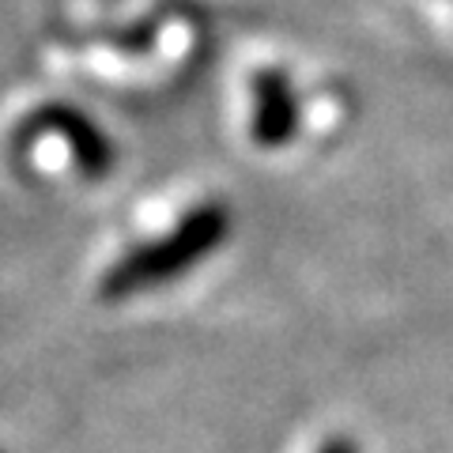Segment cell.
I'll return each instance as SVG.
<instances>
[{
  "instance_id": "3957f363",
  "label": "cell",
  "mask_w": 453,
  "mask_h": 453,
  "mask_svg": "<svg viewBox=\"0 0 453 453\" xmlns=\"http://www.w3.org/2000/svg\"><path fill=\"white\" fill-rule=\"evenodd\" d=\"M35 125H38V129L61 133V136L68 140V148H73V155H76V163H80L83 174L98 178V174H106V170H110L113 151H110V144H106V136L98 133L95 125L83 118V113L68 110V106H50V110L38 113Z\"/></svg>"
},
{
  "instance_id": "7a4b0ae2",
  "label": "cell",
  "mask_w": 453,
  "mask_h": 453,
  "mask_svg": "<svg viewBox=\"0 0 453 453\" xmlns=\"http://www.w3.org/2000/svg\"><path fill=\"white\" fill-rule=\"evenodd\" d=\"M303 129V103L291 76L265 65L250 76V140L265 151L288 148Z\"/></svg>"
},
{
  "instance_id": "6da1fadb",
  "label": "cell",
  "mask_w": 453,
  "mask_h": 453,
  "mask_svg": "<svg viewBox=\"0 0 453 453\" xmlns=\"http://www.w3.org/2000/svg\"><path fill=\"white\" fill-rule=\"evenodd\" d=\"M223 234H226V208L208 201L201 208H193L159 242H148L133 250L129 257H121L103 276L98 291H103V299H121V295H133V291L159 288V283L181 276L189 265L208 257L223 242Z\"/></svg>"
},
{
  "instance_id": "277c9868",
  "label": "cell",
  "mask_w": 453,
  "mask_h": 453,
  "mask_svg": "<svg viewBox=\"0 0 453 453\" xmlns=\"http://www.w3.org/2000/svg\"><path fill=\"white\" fill-rule=\"evenodd\" d=\"M427 12H431V19L442 27V35L453 38V0H431Z\"/></svg>"
}]
</instances>
